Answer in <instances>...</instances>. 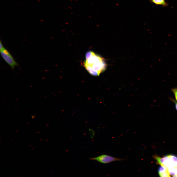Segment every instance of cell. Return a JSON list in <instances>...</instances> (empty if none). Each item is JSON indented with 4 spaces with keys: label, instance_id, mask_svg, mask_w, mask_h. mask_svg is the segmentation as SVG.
<instances>
[{
    "label": "cell",
    "instance_id": "6da1fadb",
    "mask_svg": "<svg viewBox=\"0 0 177 177\" xmlns=\"http://www.w3.org/2000/svg\"><path fill=\"white\" fill-rule=\"evenodd\" d=\"M85 57L84 66L91 75L98 76L105 70L106 64L104 59L94 52L88 51Z\"/></svg>",
    "mask_w": 177,
    "mask_h": 177
},
{
    "label": "cell",
    "instance_id": "7a4b0ae2",
    "mask_svg": "<svg viewBox=\"0 0 177 177\" xmlns=\"http://www.w3.org/2000/svg\"><path fill=\"white\" fill-rule=\"evenodd\" d=\"M0 54L5 61L13 69L18 65L9 51L4 48L0 50Z\"/></svg>",
    "mask_w": 177,
    "mask_h": 177
},
{
    "label": "cell",
    "instance_id": "3957f363",
    "mask_svg": "<svg viewBox=\"0 0 177 177\" xmlns=\"http://www.w3.org/2000/svg\"><path fill=\"white\" fill-rule=\"evenodd\" d=\"M90 160L97 161L100 163L107 164L116 161H121L125 159L117 158L105 154L102 155L98 157L90 159Z\"/></svg>",
    "mask_w": 177,
    "mask_h": 177
},
{
    "label": "cell",
    "instance_id": "277c9868",
    "mask_svg": "<svg viewBox=\"0 0 177 177\" xmlns=\"http://www.w3.org/2000/svg\"><path fill=\"white\" fill-rule=\"evenodd\" d=\"M153 157L156 160L157 163L161 166L167 168L171 166H173V162L168 155L163 158L156 155L154 156Z\"/></svg>",
    "mask_w": 177,
    "mask_h": 177
},
{
    "label": "cell",
    "instance_id": "5b68a950",
    "mask_svg": "<svg viewBox=\"0 0 177 177\" xmlns=\"http://www.w3.org/2000/svg\"><path fill=\"white\" fill-rule=\"evenodd\" d=\"M150 1L156 5H161L163 7H167L168 5L165 0H150Z\"/></svg>",
    "mask_w": 177,
    "mask_h": 177
},
{
    "label": "cell",
    "instance_id": "8992f818",
    "mask_svg": "<svg viewBox=\"0 0 177 177\" xmlns=\"http://www.w3.org/2000/svg\"><path fill=\"white\" fill-rule=\"evenodd\" d=\"M168 170L170 175L174 177H177V167L171 166L168 168Z\"/></svg>",
    "mask_w": 177,
    "mask_h": 177
},
{
    "label": "cell",
    "instance_id": "52a82bcc",
    "mask_svg": "<svg viewBox=\"0 0 177 177\" xmlns=\"http://www.w3.org/2000/svg\"><path fill=\"white\" fill-rule=\"evenodd\" d=\"M168 171L167 168L162 166H160L158 169V172L160 177Z\"/></svg>",
    "mask_w": 177,
    "mask_h": 177
},
{
    "label": "cell",
    "instance_id": "ba28073f",
    "mask_svg": "<svg viewBox=\"0 0 177 177\" xmlns=\"http://www.w3.org/2000/svg\"><path fill=\"white\" fill-rule=\"evenodd\" d=\"M173 162V166L177 167V157L172 155H167Z\"/></svg>",
    "mask_w": 177,
    "mask_h": 177
},
{
    "label": "cell",
    "instance_id": "9c48e42d",
    "mask_svg": "<svg viewBox=\"0 0 177 177\" xmlns=\"http://www.w3.org/2000/svg\"><path fill=\"white\" fill-rule=\"evenodd\" d=\"M171 91L174 94L175 100L177 102V88H174L171 89Z\"/></svg>",
    "mask_w": 177,
    "mask_h": 177
},
{
    "label": "cell",
    "instance_id": "30bf717a",
    "mask_svg": "<svg viewBox=\"0 0 177 177\" xmlns=\"http://www.w3.org/2000/svg\"><path fill=\"white\" fill-rule=\"evenodd\" d=\"M169 99L171 101L175 104L176 109L177 111V102L175 100L171 97H170Z\"/></svg>",
    "mask_w": 177,
    "mask_h": 177
},
{
    "label": "cell",
    "instance_id": "8fae6325",
    "mask_svg": "<svg viewBox=\"0 0 177 177\" xmlns=\"http://www.w3.org/2000/svg\"><path fill=\"white\" fill-rule=\"evenodd\" d=\"M4 47H3L2 44L1 42V41H0V50H2Z\"/></svg>",
    "mask_w": 177,
    "mask_h": 177
},
{
    "label": "cell",
    "instance_id": "7c38bea8",
    "mask_svg": "<svg viewBox=\"0 0 177 177\" xmlns=\"http://www.w3.org/2000/svg\"><path fill=\"white\" fill-rule=\"evenodd\" d=\"M43 140V139H40V140L41 141V140Z\"/></svg>",
    "mask_w": 177,
    "mask_h": 177
},
{
    "label": "cell",
    "instance_id": "4fadbf2b",
    "mask_svg": "<svg viewBox=\"0 0 177 177\" xmlns=\"http://www.w3.org/2000/svg\"><path fill=\"white\" fill-rule=\"evenodd\" d=\"M40 133V132H38L37 133Z\"/></svg>",
    "mask_w": 177,
    "mask_h": 177
},
{
    "label": "cell",
    "instance_id": "5bb4252c",
    "mask_svg": "<svg viewBox=\"0 0 177 177\" xmlns=\"http://www.w3.org/2000/svg\"><path fill=\"white\" fill-rule=\"evenodd\" d=\"M32 146V145H30L29 146L30 147V146Z\"/></svg>",
    "mask_w": 177,
    "mask_h": 177
},
{
    "label": "cell",
    "instance_id": "9a60e30c",
    "mask_svg": "<svg viewBox=\"0 0 177 177\" xmlns=\"http://www.w3.org/2000/svg\"><path fill=\"white\" fill-rule=\"evenodd\" d=\"M34 149V148H32V150L33 149Z\"/></svg>",
    "mask_w": 177,
    "mask_h": 177
},
{
    "label": "cell",
    "instance_id": "2e32d148",
    "mask_svg": "<svg viewBox=\"0 0 177 177\" xmlns=\"http://www.w3.org/2000/svg\"><path fill=\"white\" fill-rule=\"evenodd\" d=\"M18 131V130L16 131V132H17V131Z\"/></svg>",
    "mask_w": 177,
    "mask_h": 177
},
{
    "label": "cell",
    "instance_id": "e0dca14e",
    "mask_svg": "<svg viewBox=\"0 0 177 177\" xmlns=\"http://www.w3.org/2000/svg\"><path fill=\"white\" fill-rule=\"evenodd\" d=\"M12 139H11V140H10V141H11V140H12Z\"/></svg>",
    "mask_w": 177,
    "mask_h": 177
}]
</instances>
